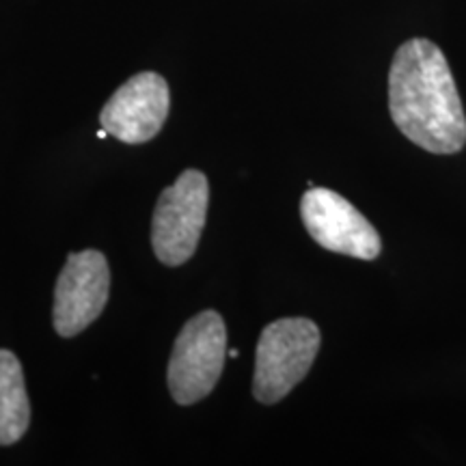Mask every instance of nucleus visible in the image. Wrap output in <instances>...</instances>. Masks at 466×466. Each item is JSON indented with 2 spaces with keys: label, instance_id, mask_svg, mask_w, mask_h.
Returning <instances> with one entry per match:
<instances>
[{
  "label": "nucleus",
  "instance_id": "nucleus-7",
  "mask_svg": "<svg viewBox=\"0 0 466 466\" xmlns=\"http://www.w3.org/2000/svg\"><path fill=\"white\" fill-rule=\"evenodd\" d=\"M171 93L156 72H141L126 80L104 104L100 124L110 137L127 145L147 143L165 126Z\"/></svg>",
  "mask_w": 466,
  "mask_h": 466
},
{
  "label": "nucleus",
  "instance_id": "nucleus-5",
  "mask_svg": "<svg viewBox=\"0 0 466 466\" xmlns=\"http://www.w3.org/2000/svg\"><path fill=\"white\" fill-rule=\"evenodd\" d=\"M110 294V268L100 250L72 253L56 279L52 319L61 337H76L100 318Z\"/></svg>",
  "mask_w": 466,
  "mask_h": 466
},
{
  "label": "nucleus",
  "instance_id": "nucleus-4",
  "mask_svg": "<svg viewBox=\"0 0 466 466\" xmlns=\"http://www.w3.org/2000/svg\"><path fill=\"white\" fill-rule=\"evenodd\" d=\"M209 184L197 168H188L177 182L162 190L151 220L154 253L165 266H182L199 247L208 218Z\"/></svg>",
  "mask_w": 466,
  "mask_h": 466
},
{
  "label": "nucleus",
  "instance_id": "nucleus-8",
  "mask_svg": "<svg viewBox=\"0 0 466 466\" xmlns=\"http://www.w3.org/2000/svg\"><path fill=\"white\" fill-rule=\"evenodd\" d=\"M31 423L22 363L11 350H0V447L15 445Z\"/></svg>",
  "mask_w": 466,
  "mask_h": 466
},
{
  "label": "nucleus",
  "instance_id": "nucleus-9",
  "mask_svg": "<svg viewBox=\"0 0 466 466\" xmlns=\"http://www.w3.org/2000/svg\"><path fill=\"white\" fill-rule=\"evenodd\" d=\"M108 137H110V134H108L106 130H104V127H102L100 132H97V138H102V141H104V138H108Z\"/></svg>",
  "mask_w": 466,
  "mask_h": 466
},
{
  "label": "nucleus",
  "instance_id": "nucleus-2",
  "mask_svg": "<svg viewBox=\"0 0 466 466\" xmlns=\"http://www.w3.org/2000/svg\"><path fill=\"white\" fill-rule=\"evenodd\" d=\"M319 329L307 318H283L261 330L255 352L253 395L277 404L309 374L319 350Z\"/></svg>",
  "mask_w": 466,
  "mask_h": 466
},
{
  "label": "nucleus",
  "instance_id": "nucleus-3",
  "mask_svg": "<svg viewBox=\"0 0 466 466\" xmlns=\"http://www.w3.org/2000/svg\"><path fill=\"white\" fill-rule=\"evenodd\" d=\"M227 357V326L217 311L190 318L175 339L167 380L179 406H190L217 387Z\"/></svg>",
  "mask_w": 466,
  "mask_h": 466
},
{
  "label": "nucleus",
  "instance_id": "nucleus-6",
  "mask_svg": "<svg viewBox=\"0 0 466 466\" xmlns=\"http://www.w3.org/2000/svg\"><path fill=\"white\" fill-rule=\"evenodd\" d=\"M300 217L309 236L330 253L376 259L382 242L374 225L341 195L329 188H309L300 201Z\"/></svg>",
  "mask_w": 466,
  "mask_h": 466
},
{
  "label": "nucleus",
  "instance_id": "nucleus-1",
  "mask_svg": "<svg viewBox=\"0 0 466 466\" xmlns=\"http://www.w3.org/2000/svg\"><path fill=\"white\" fill-rule=\"evenodd\" d=\"M389 110L401 134L430 154H456L466 116L445 55L430 39H408L389 69Z\"/></svg>",
  "mask_w": 466,
  "mask_h": 466
}]
</instances>
